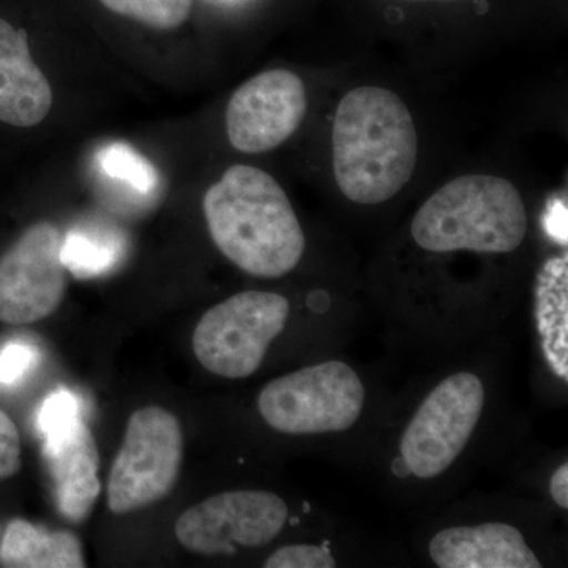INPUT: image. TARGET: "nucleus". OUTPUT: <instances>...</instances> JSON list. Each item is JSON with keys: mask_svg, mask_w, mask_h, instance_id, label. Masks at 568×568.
Listing matches in <instances>:
<instances>
[{"mask_svg": "<svg viewBox=\"0 0 568 568\" xmlns=\"http://www.w3.org/2000/svg\"><path fill=\"white\" fill-rule=\"evenodd\" d=\"M62 233L51 222L32 224L0 256V323L26 325L50 317L65 298Z\"/></svg>", "mask_w": 568, "mask_h": 568, "instance_id": "9", "label": "nucleus"}, {"mask_svg": "<svg viewBox=\"0 0 568 568\" xmlns=\"http://www.w3.org/2000/svg\"><path fill=\"white\" fill-rule=\"evenodd\" d=\"M0 562L10 568H82L84 551L77 534L50 530L28 519H11L0 537Z\"/></svg>", "mask_w": 568, "mask_h": 568, "instance_id": "14", "label": "nucleus"}, {"mask_svg": "<svg viewBox=\"0 0 568 568\" xmlns=\"http://www.w3.org/2000/svg\"><path fill=\"white\" fill-rule=\"evenodd\" d=\"M290 510L282 497L263 489H234L207 497L183 511L175 537L189 551L203 556L233 555L274 541Z\"/></svg>", "mask_w": 568, "mask_h": 568, "instance_id": "8", "label": "nucleus"}, {"mask_svg": "<svg viewBox=\"0 0 568 568\" xmlns=\"http://www.w3.org/2000/svg\"><path fill=\"white\" fill-rule=\"evenodd\" d=\"M80 418V402L77 396L69 390H58L48 395L41 403L37 424L44 439V437L58 435Z\"/></svg>", "mask_w": 568, "mask_h": 568, "instance_id": "19", "label": "nucleus"}, {"mask_svg": "<svg viewBox=\"0 0 568 568\" xmlns=\"http://www.w3.org/2000/svg\"><path fill=\"white\" fill-rule=\"evenodd\" d=\"M203 209L213 244L245 274L282 278L301 263L304 230L282 185L260 168H227Z\"/></svg>", "mask_w": 568, "mask_h": 568, "instance_id": "1", "label": "nucleus"}, {"mask_svg": "<svg viewBox=\"0 0 568 568\" xmlns=\"http://www.w3.org/2000/svg\"><path fill=\"white\" fill-rule=\"evenodd\" d=\"M52 89L33 61L28 33L0 18V122L29 129L50 114Z\"/></svg>", "mask_w": 568, "mask_h": 568, "instance_id": "13", "label": "nucleus"}, {"mask_svg": "<svg viewBox=\"0 0 568 568\" xmlns=\"http://www.w3.org/2000/svg\"><path fill=\"white\" fill-rule=\"evenodd\" d=\"M439 568H540L521 530L507 523H484L439 530L429 541Z\"/></svg>", "mask_w": 568, "mask_h": 568, "instance_id": "12", "label": "nucleus"}, {"mask_svg": "<svg viewBox=\"0 0 568 568\" xmlns=\"http://www.w3.org/2000/svg\"><path fill=\"white\" fill-rule=\"evenodd\" d=\"M125 253V242L115 231L77 227L62 237L61 257L67 272L88 280L118 267Z\"/></svg>", "mask_w": 568, "mask_h": 568, "instance_id": "17", "label": "nucleus"}, {"mask_svg": "<svg viewBox=\"0 0 568 568\" xmlns=\"http://www.w3.org/2000/svg\"><path fill=\"white\" fill-rule=\"evenodd\" d=\"M121 17L132 18L160 31H173L189 20L193 0H100Z\"/></svg>", "mask_w": 568, "mask_h": 568, "instance_id": "18", "label": "nucleus"}, {"mask_svg": "<svg viewBox=\"0 0 568 568\" xmlns=\"http://www.w3.org/2000/svg\"><path fill=\"white\" fill-rule=\"evenodd\" d=\"M182 459V425L171 410L148 406L133 413L108 478L112 514H132L170 495Z\"/></svg>", "mask_w": 568, "mask_h": 568, "instance_id": "6", "label": "nucleus"}, {"mask_svg": "<svg viewBox=\"0 0 568 568\" xmlns=\"http://www.w3.org/2000/svg\"><path fill=\"white\" fill-rule=\"evenodd\" d=\"M332 149L336 185L347 200L386 203L405 189L416 170L413 115L388 89H353L336 108Z\"/></svg>", "mask_w": 568, "mask_h": 568, "instance_id": "2", "label": "nucleus"}, {"mask_svg": "<svg viewBox=\"0 0 568 568\" xmlns=\"http://www.w3.org/2000/svg\"><path fill=\"white\" fill-rule=\"evenodd\" d=\"M21 466L20 432L9 414L0 409V480L17 476Z\"/></svg>", "mask_w": 568, "mask_h": 568, "instance_id": "22", "label": "nucleus"}, {"mask_svg": "<svg viewBox=\"0 0 568 568\" xmlns=\"http://www.w3.org/2000/svg\"><path fill=\"white\" fill-rule=\"evenodd\" d=\"M365 398L364 383L353 366L327 361L271 381L257 396V410L283 435H327L353 428Z\"/></svg>", "mask_w": 568, "mask_h": 568, "instance_id": "4", "label": "nucleus"}, {"mask_svg": "<svg viewBox=\"0 0 568 568\" xmlns=\"http://www.w3.org/2000/svg\"><path fill=\"white\" fill-rule=\"evenodd\" d=\"M93 168L106 186L133 201H151L160 192L162 178L151 160L122 141H112L97 151Z\"/></svg>", "mask_w": 568, "mask_h": 568, "instance_id": "16", "label": "nucleus"}, {"mask_svg": "<svg viewBox=\"0 0 568 568\" xmlns=\"http://www.w3.org/2000/svg\"><path fill=\"white\" fill-rule=\"evenodd\" d=\"M536 320L545 361L568 383V256L549 257L536 283Z\"/></svg>", "mask_w": 568, "mask_h": 568, "instance_id": "15", "label": "nucleus"}, {"mask_svg": "<svg viewBox=\"0 0 568 568\" xmlns=\"http://www.w3.org/2000/svg\"><path fill=\"white\" fill-rule=\"evenodd\" d=\"M549 493L560 508H568V463L560 465L549 480Z\"/></svg>", "mask_w": 568, "mask_h": 568, "instance_id": "23", "label": "nucleus"}, {"mask_svg": "<svg viewBox=\"0 0 568 568\" xmlns=\"http://www.w3.org/2000/svg\"><path fill=\"white\" fill-rule=\"evenodd\" d=\"M0 537H2V530H0Z\"/></svg>", "mask_w": 568, "mask_h": 568, "instance_id": "24", "label": "nucleus"}, {"mask_svg": "<svg viewBox=\"0 0 568 568\" xmlns=\"http://www.w3.org/2000/svg\"><path fill=\"white\" fill-rule=\"evenodd\" d=\"M485 398L484 383L474 373H455L437 384L399 440L407 470L424 480L443 476L476 432Z\"/></svg>", "mask_w": 568, "mask_h": 568, "instance_id": "7", "label": "nucleus"}, {"mask_svg": "<svg viewBox=\"0 0 568 568\" xmlns=\"http://www.w3.org/2000/svg\"><path fill=\"white\" fill-rule=\"evenodd\" d=\"M528 233V212L517 186L496 175H462L440 186L410 223L425 252H515Z\"/></svg>", "mask_w": 568, "mask_h": 568, "instance_id": "3", "label": "nucleus"}, {"mask_svg": "<svg viewBox=\"0 0 568 568\" xmlns=\"http://www.w3.org/2000/svg\"><path fill=\"white\" fill-rule=\"evenodd\" d=\"M290 315V301L282 294L245 291L231 295L201 317L193 332V353L213 375L244 379L263 365Z\"/></svg>", "mask_w": 568, "mask_h": 568, "instance_id": "5", "label": "nucleus"}, {"mask_svg": "<svg viewBox=\"0 0 568 568\" xmlns=\"http://www.w3.org/2000/svg\"><path fill=\"white\" fill-rule=\"evenodd\" d=\"M306 110V89L297 74L282 69L263 71L231 97L227 140L239 152L272 151L297 132Z\"/></svg>", "mask_w": 568, "mask_h": 568, "instance_id": "10", "label": "nucleus"}, {"mask_svg": "<svg viewBox=\"0 0 568 568\" xmlns=\"http://www.w3.org/2000/svg\"><path fill=\"white\" fill-rule=\"evenodd\" d=\"M41 454L59 511L70 523L81 525L102 495L100 452L91 428L80 418L58 435L44 437Z\"/></svg>", "mask_w": 568, "mask_h": 568, "instance_id": "11", "label": "nucleus"}, {"mask_svg": "<svg viewBox=\"0 0 568 568\" xmlns=\"http://www.w3.org/2000/svg\"><path fill=\"white\" fill-rule=\"evenodd\" d=\"M265 568H334L336 560L331 549L321 545H287L276 549L264 562Z\"/></svg>", "mask_w": 568, "mask_h": 568, "instance_id": "20", "label": "nucleus"}, {"mask_svg": "<svg viewBox=\"0 0 568 568\" xmlns=\"http://www.w3.org/2000/svg\"><path fill=\"white\" fill-rule=\"evenodd\" d=\"M40 353L36 346L11 342L0 349V386L21 383L39 364Z\"/></svg>", "mask_w": 568, "mask_h": 568, "instance_id": "21", "label": "nucleus"}]
</instances>
